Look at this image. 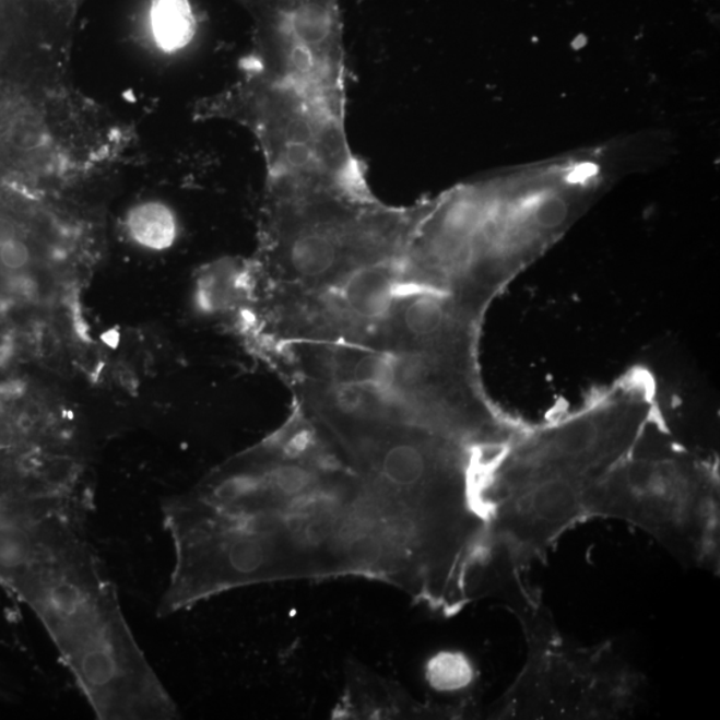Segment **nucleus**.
I'll list each match as a JSON object with an SVG mask.
<instances>
[{
  "label": "nucleus",
  "instance_id": "1",
  "mask_svg": "<svg viewBox=\"0 0 720 720\" xmlns=\"http://www.w3.org/2000/svg\"><path fill=\"white\" fill-rule=\"evenodd\" d=\"M330 447L271 434L187 500V540L216 591L332 578L346 552L354 480Z\"/></svg>",
  "mask_w": 720,
  "mask_h": 720
},
{
  "label": "nucleus",
  "instance_id": "2",
  "mask_svg": "<svg viewBox=\"0 0 720 720\" xmlns=\"http://www.w3.org/2000/svg\"><path fill=\"white\" fill-rule=\"evenodd\" d=\"M421 209H396L370 190L293 177H268L259 248V287L320 290L367 265L401 259Z\"/></svg>",
  "mask_w": 720,
  "mask_h": 720
},
{
  "label": "nucleus",
  "instance_id": "3",
  "mask_svg": "<svg viewBox=\"0 0 720 720\" xmlns=\"http://www.w3.org/2000/svg\"><path fill=\"white\" fill-rule=\"evenodd\" d=\"M96 240L94 223L68 197L0 180V296L38 314L64 347L87 341L81 295Z\"/></svg>",
  "mask_w": 720,
  "mask_h": 720
},
{
  "label": "nucleus",
  "instance_id": "4",
  "mask_svg": "<svg viewBox=\"0 0 720 720\" xmlns=\"http://www.w3.org/2000/svg\"><path fill=\"white\" fill-rule=\"evenodd\" d=\"M514 613L522 627V670L496 701L498 719H621L634 716L645 681L609 644L578 646L555 627L540 597L522 582Z\"/></svg>",
  "mask_w": 720,
  "mask_h": 720
},
{
  "label": "nucleus",
  "instance_id": "5",
  "mask_svg": "<svg viewBox=\"0 0 720 720\" xmlns=\"http://www.w3.org/2000/svg\"><path fill=\"white\" fill-rule=\"evenodd\" d=\"M615 519L646 532L682 565L719 573L716 477L676 458L635 457L592 488L587 519Z\"/></svg>",
  "mask_w": 720,
  "mask_h": 720
},
{
  "label": "nucleus",
  "instance_id": "6",
  "mask_svg": "<svg viewBox=\"0 0 720 720\" xmlns=\"http://www.w3.org/2000/svg\"><path fill=\"white\" fill-rule=\"evenodd\" d=\"M201 114L245 125L262 149L268 177L368 189L361 163L351 153L343 115L295 84L244 71L226 93L203 103Z\"/></svg>",
  "mask_w": 720,
  "mask_h": 720
},
{
  "label": "nucleus",
  "instance_id": "7",
  "mask_svg": "<svg viewBox=\"0 0 720 720\" xmlns=\"http://www.w3.org/2000/svg\"><path fill=\"white\" fill-rule=\"evenodd\" d=\"M253 47L294 54L329 80L344 83L339 0H246Z\"/></svg>",
  "mask_w": 720,
  "mask_h": 720
},
{
  "label": "nucleus",
  "instance_id": "8",
  "mask_svg": "<svg viewBox=\"0 0 720 720\" xmlns=\"http://www.w3.org/2000/svg\"><path fill=\"white\" fill-rule=\"evenodd\" d=\"M256 276L251 260L221 259L199 272L193 300L199 312L238 331L252 310Z\"/></svg>",
  "mask_w": 720,
  "mask_h": 720
},
{
  "label": "nucleus",
  "instance_id": "9",
  "mask_svg": "<svg viewBox=\"0 0 720 720\" xmlns=\"http://www.w3.org/2000/svg\"><path fill=\"white\" fill-rule=\"evenodd\" d=\"M346 706L351 707V713H354L362 706L358 716H428L437 713L428 710L414 699L403 694L401 688L383 682L380 677L373 674L356 673L351 674L349 682Z\"/></svg>",
  "mask_w": 720,
  "mask_h": 720
},
{
  "label": "nucleus",
  "instance_id": "10",
  "mask_svg": "<svg viewBox=\"0 0 720 720\" xmlns=\"http://www.w3.org/2000/svg\"><path fill=\"white\" fill-rule=\"evenodd\" d=\"M147 24L155 47L166 54L189 47L198 29L190 0H150Z\"/></svg>",
  "mask_w": 720,
  "mask_h": 720
},
{
  "label": "nucleus",
  "instance_id": "11",
  "mask_svg": "<svg viewBox=\"0 0 720 720\" xmlns=\"http://www.w3.org/2000/svg\"><path fill=\"white\" fill-rule=\"evenodd\" d=\"M126 234L139 247L163 251L178 237V221L165 203L147 201L132 208L125 220Z\"/></svg>",
  "mask_w": 720,
  "mask_h": 720
},
{
  "label": "nucleus",
  "instance_id": "12",
  "mask_svg": "<svg viewBox=\"0 0 720 720\" xmlns=\"http://www.w3.org/2000/svg\"><path fill=\"white\" fill-rule=\"evenodd\" d=\"M427 681L438 692H459L474 680L473 665L458 652H440L427 664Z\"/></svg>",
  "mask_w": 720,
  "mask_h": 720
},
{
  "label": "nucleus",
  "instance_id": "13",
  "mask_svg": "<svg viewBox=\"0 0 720 720\" xmlns=\"http://www.w3.org/2000/svg\"><path fill=\"white\" fill-rule=\"evenodd\" d=\"M567 215V205L560 199H547L536 209V221L544 227L560 225Z\"/></svg>",
  "mask_w": 720,
  "mask_h": 720
}]
</instances>
